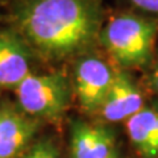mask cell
<instances>
[{
    "instance_id": "6da1fadb",
    "label": "cell",
    "mask_w": 158,
    "mask_h": 158,
    "mask_svg": "<svg viewBox=\"0 0 158 158\" xmlns=\"http://www.w3.org/2000/svg\"><path fill=\"white\" fill-rule=\"evenodd\" d=\"M103 0H13L11 28L49 61L81 57L99 40Z\"/></svg>"
},
{
    "instance_id": "7a4b0ae2",
    "label": "cell",
    "mask_w": 158,
    "mask_h": 158,
    "mask_svg": "<svg viewBox=\"0 0 158 158\" xmlns=\"http://www.w3.org/2000/svg\"><path fill=\"white\" fill-rule=\"evenodd\" d=\"M158 36V20L133 11L104 19L98 42L124 69L146 66L152 61Z\"/></svg>"
},
{
    "instance_id": "3957f363",
    "label": "cell",
    "mask_w": 158,
    "mask_h": 158,
    "mask_svg": "<svg viewBox=\"0 0 158 158\" xmlns=\"http://www.w3.org/2000/svg\"><path fill=\"white\" fill-rule=\"evenodd\" d=\"M15 92L21 111L33 118L57 120L70 102V86L61 74H29Z\"/></svg>"
},
{
    "instance_id": "277c9868",
    "label": "cell",
    "mask_w": 158,
    "mask_h": 158,
    "mask_svg": "<svg viewBox=\"0 0 158 158\" xmlns=\"http://www.w3.org/2000/svg\"><path fill=\"white\" fill-rule=\"evenodd\" d=\"M74 70L75 92L81 107L86 112L100 111L115 79V73L107 62L91 54L78 57Z\"/></svg>"
},
{
    "instance_id": "5b68a950",
    "label": "cell",
    "mask_w": 158,
    "mask_h": 158,
    "mask_svg": "<svg viewBox=\"0 0 158 158\" xmlns=\"http://www.w3.org/2000/svg\"><path fill=\"white\" fill-rule=\"evenodd\" d=\"M33 52L19 34L0 28V88H16L31 74Z\"/></svg>"
},
{
    "instance_id": "8992f818",
    "label": "cell",
    "mask_w": 158,
    "mask_h": 158,
    "mask_svg": "<svg viewBox=\"0 0 158 158\" xmlns=\"http://www.w3.org/2000/svg\"><path fill=\"white\" fill-rule=\"evenodd\" d=\"M37 132V121L12 106L0 107V158H17Z\"/></svg>"
},
{
    "instance_id": "52a82bcc",
    "label": "cell",
    "mask_w": 158,
    "mask_h": 158,
    "mask_svg": "<svg viewBox=\"0 0 158 158\" xmlns=\"http://www.w3.org/2000/svg\"><path fill=\"white\" fill-rule=\"evenodd\" d=\"M115 150V135L111 129L85 121H75L71 125V158H110Z\"/></svg>"
},
{
    "instance_id": "ba28073f",
    "label": "cell",
    "mask_w": 158,
    "mask_h": 158,
    "mask_svg": "<svg viewBox=\"0 0 158 158\" xmlns=\"http://www.w3.org/2000/svg\"><path fill=\"white\" fill-rule=\"evenodd\" d=\"M142 104L141 92L132 79L124 73H117L99 112L106 120L116 123L128 120L144 108Z\"/></svg>"
},
{
    "instance_id": "9c48e42d",
    "label": "cell",
    "mask_w": 158,
    "mask_h": 158,
    "mask_svg": "<svg viewBox=\"0 0 158 158\" xmlns=\"http://www.w3.org/2000/svg\"><path fill=\"white\" fill-rule=\"evenodd\" d=\"M127 129L142 157H158V111L142 108L127 120Z\"/></svg>"
},
{
    "instance_id": "30bf717a",
    "label": "cell",
    "mask_w": 158,
    "mask_h": 158,
    "mask_svg": "<svg viewBox=\"0 0 158 158\" xmlns=\"http://www.w3.org/2000/svg\"><path fill=\"white\" fill-rule=\"evenodd\" d=\"M21 158H59V153L52 141L41 140L24 152Z\"/></svg>"
},
{
    "instance_id": "8fae6325",
    "label": "cell",
    "mask_w": 158,
    "mask_h": 158,
    "mask_svg": "<svg viewBox=\"0 0 158 158\" xmlns=\"http://www.w3.org/2000/svg\"><path fill=\"white\" fill-rule=\"evenodd\" d=\"M129 11L158 20V0H121Z\"/></svg>"
},
{
    "instance_id": "7c38bea8",
    "label": "cell",
    "mask_w": 158,
    "mask_h": 158,
    "mask_svg": "<svg viewBox=\"0 0 158 158\" xmlns=\"http://www.w3.org/2000/svg\"><path fill=\"white\" fill-rule=\"evenodd\" d=\"M152 85L156 88V91L158 92V62H157V65H156L154 70H153V74H152Z\"/></svg>"
},
{
    "instance_id": "4fadbf2b",
    "label": "cell",
    "mask_w": 158,
    "mask_h": 158,
    "mask_svg": "<svg viewBox=\"0 0 158 158\" xmlns=\"http://www.w3.org/2000/svg\"><path fill=\"white\" fill-rule=\"evenodd\" d=\"M110 158H120V157H118V154H117V152L115 150V152H113L112 153V154H111V157Z\"/></svg>"
},
{
    "instance_id": "5bb4252c",
    "label": "cell",
    "mask_w": 158,
    "mask_h": 158,
    "mask_svg": "<svg viewBox=\"0 0 158 158\" xmlns=\"http://www.w3.org/2000/svg\"><path fill=\"white\" fill-rule=\"evenodd\" d=\"M0 8H2V0H0Z\"/></svg>"
}]
</instances>
